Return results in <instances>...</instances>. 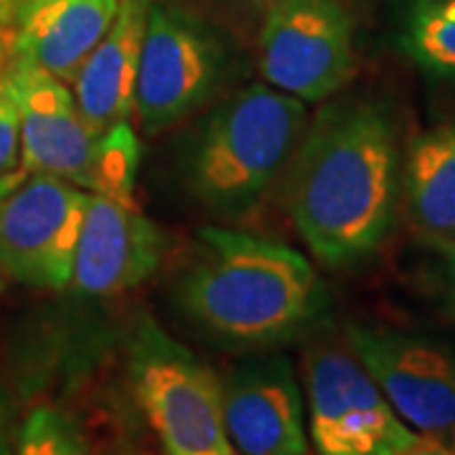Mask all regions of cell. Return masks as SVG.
<instances>
[{
    "mask_svg": "<svg viewBox=\"0 0 455 455\" xmlns=\"http://www.w3.org/2000/svg\"><path fill=\"white\" fill-rule=\"evenodd\" d=\"M286 211L326 268H352L390 235L403 193L395 114L367 97L326 99L283 175Z\"/></svg>",
    "mask_w": 455,
    "mask_h": 455,
    "instance_id": "1",
    "label": "cell"
},
{
    "mask_svg": "<svg viewBox=\"0 0 455 455\" xmlns=\"http://www.w3.org/2000/svg\"><path fill=\"white\" fill-rule=\"evenodd\" d=\"M172 296L205 339L241 352L291 344L326 314L324 283L301 251L233 228L197 233Z\"/></svg>",
    "mask_w": 455,
    "mask_h": 455,
    "instance_id": "2",
    "label": "cell"
},
{
    "mask_svg": "<svg viewBox=\"0 0 455 455\" xmlns=\"http://www.w3.org/2000/svg\"><path fill=\"white\" fill-rule=\"evenodd\" d=\"M307 122L301 99L266 82L220 97L180 142L185 193L212 218L251 215L283 180Z\"/></svg>",
    "mask_w": 455,
    "mask_h": 455,
    "instance_id": "3",
    "label": "cell"
},
{
    "mask_svg": "<svg viewBox=\"0 0 455 455\" xmlns=\"http://www.w3.org/2000/svg\"><path fill=\"white\" fill-rule=\"evenodd\" d=\"M127 377L164 455H238L226 430L220 374L152 316L132 329Z\"/></svg>",
    "mask_w": 455,
    "mask_h": 455,
    "instance_id": "4",
    "label": "cell"
},
{
    "mask_svg": "<svg viewBox=\"0 0 455 455\" xmlns=\"http://www.w3.org/2000/svg\"><path fill=\"white\" fill-rule=\"evenodd\" d=\"M235 71V51L223 33L180 5L149 0L134 97L140 130L163 134L200 114L226 97Z\"/></svg>",
    "mask_w": 455,
    "mask_h": 455,
    "instance_id": "5",
    "label": "cell"
},
{
    "mask_svg": "<svg viewBox=\"0 0 455 455\" xmlns=\"http://www.w3.org/2000/svg\"><path fill=\"white\" fill-rule=\"evenodd\" d=\"M92 193L68 180L23 170L0 196V271L5 278L61 291L71 281Z\"/></svg>",
    "mask_w": 455,
    "mask_h": 455,
    "instance_id": "6",
    "label": "cell"
},
{
    "mask_svg": "<svg viewBox=\"0 0 455 455\" xmlns=\"http://www.w3.org/2000/svg\"><path fill=\"white\" fill-rule=\"evenodd\" d=\"M263 82L304 104L339 94L355 74V20L341 0H278L259 36Z\"/></svg>",
    "mask_w": 455,
    "mask_h": 455,
    "instance_id": "7",
    "label": "cell"
},
{
    "mask_svg": "<svg viewBox=\"0 0 455 455\" xmlns=\"http://www.w3.org/2000/svg\"><path fill=\"white\" fill-rule=\"evenodd\" d=\"M304 390L316 455H400L418 438L349 349H309Z\"/></svg>",
    "mask_w": 455,
    "mask_h": 455,
    "instance_id": "8",
    "label": "cell"
},
{
    "mask_svg": "<svg viewBox=\"0 0 455 455\" xmlns=\"http://www.w3.org/2000/svg\"><path fill=\"white\" fill-rule=\"evenodd\" d=\"M347 344L410 430L455 451V357L445 347L377 324H349Z\"/></svg>",
    "mask_w": 455,
    "mask_h": 455,
    "instance_id": "9",
    "label": "cell"
},
{
    "mask_svg": "<svg viewBox=\"0 0 455 455\" xmlns=\"http://www.w3.org/2000/svg\"><path fill=\"white\" fill-rule=\"evenodd\" d=\"M0 79L20 116L23 167L68 180L92 193L99 132L86 122L71 86L16 56H11Z\"/></svg>",
    "mask_w": 455,
    "mask_h": 455,
    "instance_id": "10",
    "label": "cell"
},
{
    "mask_svg": "<svg viewBox=\"0 0 455 455\" xmlns=\"http://www.w3.org/2000/svg\"><path fill=\"white\" fill-rule=\"evenodd\" d=\"M228 438L238 455H309L304 392L283 352H253L220 374Z\"/></svg>",
    "mask_w": 455,
    "mask_h": 455,
    "instance_id": "11",
    "label": "cell"
},
{
    "mask_svg": "<svg viewBox=\"0 0 455 455\" xmlns=\"http://www.w3.org/2000/svg\"><path fill=\"white\" fill-rule=\"evenodd\" d=\"M167 256V235L134 203L92 196L66 289L79 299H109L142 286Z\"/></svg>",
    "mask_w": 455,
    "mask_h": 455,
    "instance_id": "12",
    "label": "cell"
},
{
    "mask_svg": "<svg viewBox=\"0 0 455 455\" xmlns=\"http://www.w3.org/2000/svg\"><path fill=\"white\" fill-rule=\"evenodd\" d=\"M149 0H122L107 36L71 79V92L94 132L109 130L134 114L140 56Z\"/></svg>",
    "mask_w": 455,
    "mask_h": 455,
    "instance_id": "13",
    "label": "cell"
},
{
    "mask_svg": "<svg viewBox=\"0 0 455 455\" xmlns=\"http://www.w3.org/2000/svg\"><path fill=\"white\" fill-rule=\"evenodd\" d=\"M122 8V0H33L13 28L11 56L71 84Z\"/></svg>",
    "mask_w": 455,
    "mask_h": 455,
    "instance_id": "14",
    "label": "cell"
},
{
    "mask_svg": "<svg viewBox=\"0 0 455 455\" xmlns=\"http://www.w3.org/2000/svg\"><path fill=\"white\" fill-rule=\"evenodd\" d=\"M403 197L430 243L455 238V122L420 132L403 155Z\"/></svg>",
    "mask_w": 455,
    "mask_h": 455,
    "instance_id": "15",
    "label": "cell"
},
{
    "mask_svg": "<svg viewBox=\"0 0 455 455\" xmlns=\"http://www.w3.org/2000/svg\"><path fill=\"white\" fill-rule=\"evenodd\" d=\"M400 49L425 74L455 82V0H410Z\"/></svg>",
    "mask_w": 455,
    "mask_h": 455,
    "instance_id": "16",
    "label": "cell"
},
{
    "mask_svg": "<svg viewBox=\"0 0 455 455\" xmlns=\"http://www.w3.org/2000/svg\"><path fill=\"white\" fill-rule=\"evenodd\" d=\"M140 160H142V145L130 119L116 122L109 130L99 132L92 196L134 203Z\"/></svg>",
    "mask_w": 455,
    "mask_h": 455,
    "instance_id": "17",
    "label": "cell"
},
{
    "mask_svg": "<svg viewBox=\"0 0 455 455\" xmlns=\"http://www.w3.org/2000/svg\"><path fill=\"white\" fill-rule=\"evenodd\" d=\"M13 455H92V451L74 415L56 405H36L18 425Z\"/></svg>",
    "mask_w": 455,
    "mask_h": 455,
    "instance_id": "18",
    "label": "cell"
},
{
    "mask_svg": "<svg viewBox=\"0 0 455 455\" xmlns=\"http://www.w3.org/2000/svg\"><path fill=\"white\" fill-rule=\"evenodd\" d=\"M23 170L20 116L8 86L0 79V182Z\"/></svg>",
    "mask_w": 455,
    "mask_h": 455,
    "instance_id": "19",
    "label": "cell"
},
{
    "mask_svg": "<svg viewBox=\"0 0 455 455\" xmlns=\"http://www.w3.org/2000/svg\"><path fill=\"white\" fill-rule=\"evenodd\" d=\"M16 433L18 427L13 423V407L5 390L0 387V455L16 453Z\"/></svg>",
    "mask_w": 455,
    "mask_h": 455,
    "instance_id": "20",
    "label": "cell"
},
{
    "mask_svg": "<svg viewBox=\"0 0 455 455\" xmlns=\"http://www.w3.org/2000/svg\"><path fill=\"white\" fill-rule=\"evenodd\" d=\"M33 5V0H0V28H16L18 20Z\"/></svg>",
    "mask_w": 455,
    "mask_h": 455,
    "instance_id": "21",
    "label": "cell"
},
{
    "mask_svg": "<svg viewBox=\"0 0 455 455\" xmlns=\"http://www.w3.org/2000/svg\"><path fill=\"white\" fill-rule=\"evenodd\" d=\"M400 455H455V451L453 448H448L445 443H440V440L418 435L415 443H412L407 451H403Z\"/></svg>",
    "mask_w": 455,
    "mask_h": 455,
    "instance_id": "22",
    "label": "cell"
},
{
    "mask_svg": "<svg viewBox=\"0 0 455 455\" xmlns=\"http://www.w3.org/2000/svg\"><path fill=\"white\" fill-rule=\"evenodd\" d=\"M435 248H438L440 256H443V260H445L448 286H451V296H453V304H455V238H451V241H440V243H435Z\"/></svg>",
    "mask_w": 455,
    "mask_h": 455,
    "instance_id": "23",
    "label": "cell"
},
{
    "mask_svg": "<svg viewBox=\"0 0 455 455\" xmlns=\"http://www.w3.org/2000/svg\"><path fill=\"white\" fill-rule=\"evenodd\" d=\"M11 46H13V31L11 28H0V74L11 61Z\"/></svg>",
    "mask_w": 455,
    "mask_h": 455,
    "instance_id": "24",
    "label": "cell"
},
{
    "mask_svg": "<svg viewBox=\"0 0 455 455\" xmlns=\"http://www.w3.org/2000/svg\"><path fill=\"white\" fill-rule=\"evenodd\" d=\"M23 170H26V167H23ZM23 170H20V172H23ZM20 172H16L13 178H8V180H3V182H0V196H3V193H5V190H8V188H11V185H13L18 178H20ZM5 281H8V278H5V274L0 271V291L5 289Z\"/></svg>",
    "mask_w": 455,
    "mask_h": 455,
    "instance_id": "25",
    "label": "cell"
},
{
    "mask_svg": "<svg viewBox=\"0 0 455 455\" xmlns=\"http://www.w3.org/2000/svg\"><path fill=\"white\" fill-rule=\"evenodd\" d=\"M251 3H256V5H263V8H268V5H274L278 0H251Z\"/></svg>",
    "mask_w": 455,
    "mask_h": 455,
    "instance_id": "26",
    "label": "cell"
}]
</instances>
